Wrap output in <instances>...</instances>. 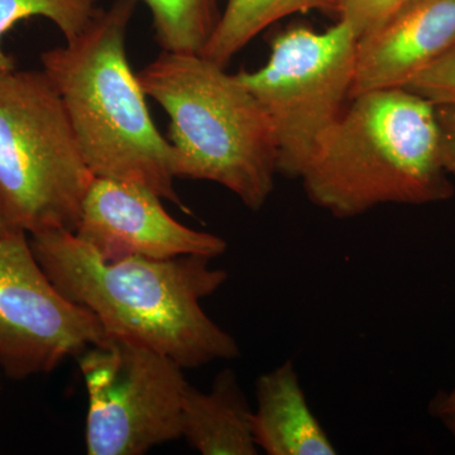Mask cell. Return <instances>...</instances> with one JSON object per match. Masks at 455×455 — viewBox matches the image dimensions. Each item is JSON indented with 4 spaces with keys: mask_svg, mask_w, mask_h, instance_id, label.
<instances>
[{
    "mask_svg": "<svg viewBox=\"0 0 455 455\" xmlns=\"http://www.w3.org/2000/svg\"><path fill=\"white\" fill-rule=\"evenodd\" d=\"M337 11V0H227L220 23L200 55L227 68L269 26L298 13Z\"/></svg>",
    "mask_w": 455,
    "mask_h": 455,
    "instance_id": "4fadbf2b",
    "label": "cell"
},
{
    "mask_svg": "<svg viewBox=\"0 0 455 455\" xmlns=\"http://www.w3.org/2000/svg\"><path fill=\"white\" fill-rule=\"evenodd\" d=\"M455 40V0H412L359 38L350 99L373 90L406 88Z\"/></svg>",
    "mask_w": 455,
    "mask_h": 455,
    "instance_id": "30bf717a",
    "label": "cell"
},
{
    "mask_svg": "<svg viewBox=\"0 0 455 455\" xmlns=\"http://www.w3.org/2000/svg\"><path fill=\"white\" fill-rule=\"evenodd\" d=\"M350 100L299 178L314 205L349 220L387 204L425 205L454 196L435 104L403 88Z\"/></svg>",
    "mask_w": 455,
    "mask_h": 455,
    "instance_id": "3957f363",
    "label": "cell"
},
{
    "mask_svg": "<svg viewBox=\"0 0 455 455\" xmlns=\"http://www.w3.org/2000/svg\"><path fill=\"white\" fill-rule=\"evenodd\" d=\"M412 0H337L339 20L349 26L355 37L376 31Z\"/></svg>",
    "mask_w": 455,
    "mask_h": 455,
    "instance_id": "e0dca14e",
    "label": "cell"
},
{
    "mask_svg": "<svg viewBox=\"0 0 455 455\" xmlns=\"http://www.w3.org/2000/svg\"><path fill=\"white\" fill-rule=\"evenodd\" d=\"M88 394L90 455H143L182 438V396L188 385L172 359L108 337L79 357Z\"/></svg>",
    "mask_w": 455,
    "mask_h": 455,
    "instance_id": "52a82bcc",
    "label": "cell"
},
{
    "mask_svg": "<svg viewBox=\"0 0 455 455\" xmlns=\"http://www.w3.org/2000/svg\"><path fill=\"white\" fill-rule=\"evenodd\" d=\"M200 53L161 51L139 75L170 119L176 179L228 188L259 212L274 193L278 146L267 113L236 74Z\"/></svg>",
    "mask_w": 455,
    "mask_h": 455,
    "instance_id": "277c9868",
    "label": "cell"
},
{
    "mask_svg": "<svg viewBox=\"0 0 455 455\" xmlns=\"http://www.w3.org/2000/svg\"><path fill=\"white\" fill-rule=\"evenodd\" d=\"M253 410L230 368L220 371L211 390L187 386L182 396V438L203 455H257Z\"/></svg>",
    "mask_w": 455,
    "mask_h": 455,
    "instance_id": "7c38bea8",
    "label": "cell"
},
{
    "mask_svg": "<svg viewBox=\"0 0 455 455\" xmlns=\"http://www.w3.org/2000/svg\"><path fill=\"white\" fill-rule=\"evenodd\" d=\"M357 44L343 20L323 32L292 27L272 40L265 66L236 73L274 125L284 178H300L339 121L350 99Z\"/></svg>",
    "mask_w": 455,
    "mask_h": 455,
    "instance_id": "8992f818",
    "label": "cell"
},
{
    "mask_svg": "<svg viewBox=\"0 0 455 455\" xmlns=\"http://www.w3.org/2000/svg\"><path fill=\"white\" fill-rule=\"evenodd\" d=\"M429 412L435 418H439L443 414H448V412H455V388L451 392H439L431 400Z\"/></svg>",
    "mask_w": 455,
    "mask_h": 455,
    "instance_id": "d6986e66",
    "label": "cell"
},
{
    "mask_svg": "<svg viewBox=\"0 0 455 455\" xmlns=\"http://www.w3.org/2000/svg\"><path fill=\"white\" fill-rule=\"evenodd\" d=\"M431 103L455 106V40L444 52L407 84L406 88Z\"/></svg>",
    "mask_w": 455,
    "mask_h": 455,
    "instance_id": "2e32d148",
    "label": "cell"
},
{
    "mask_svg": "<svg viewBox=\"0 0 455 455\" xmlns=\"http://www.w3.org/2000/svg\"><path fill=\"white\" fill-rule=\"evenodd\" d=\"M107 337L92 311L57 290L25 230L0 236V367L5 376L20 381L52 372Z\"/></svg>",
    "mask_w": 455,
    "mask_h": 455,
    "instance_id": "ba28073f",
    "label": "cell"
},
{
    "mask_svg": "<svg viewBox=\"0 0 455 455\" xmlns=\"http://www.w3.org/2000/svg\"><path fill=\"white\" fill-rule=\"evenodd\" d=\"M438 419L455 438V412L440 415Z\"/></svg>",
    "mask_w": 455,
    "mask_h": 455,
    "instance_id": "44dd1931",
    "label": "cell"
},
{
    "mask_svg": "<svg viewBox=\"0 0 455 455\" xmlns=\"http://www.w3.org/2000/svg\"><path fill=\"white\" fill-rule=\"evenodd\" d=\"M74 235L107 262L188 254L212 259L228 247L221 236L193 229L171 217L154 191L104 178L92 179Z\"/></svg>",
    "mask_w": 455,
    "mask_h": 455,
    "instance_id": "9c48e42d",
    "label": "cell"
},
{
    "mask_svg": "<svg viewBox=\"0 0 455 455\" xmlns=\"http://www.w3.org/2000/svg\"><path fill=\"white\" fill-rule=\"evenodd\" d=\"M252 431L268 455H333V443L310 409L292 359L260 374Z\"/></svg>",
    "mask_w": 455,
    "mask_h": 455,
    "instance_id": "8fae6325",
    "label": "cell"
},
{
    "mask_svg": "<svg viewBox=\"0 0 455 455\" xmlns=\"http://www.w3.org/2000/svg\"><path fill=\"white\" fill-rule=\"evenodd\" d=\"M12 229H17V228L12 227L11 221L7 217V212L4 211L2 200H0V236L7 235Z\"/></svg>",
    "mask_w": 455,
    "mask_h": 455,
    "instance_id": "ffe728a7",
    "label": "cell"
},
{
    "mask_svg": "<svg viewBox=\"0 0 455 455\" xmlns=\"http://www.w3.org/2000/svg\"><path fill=\"white\" fill-rule=\"evenodd\" d=\"M92 179L44 71H0V200L12 227L74 233Z\"/></svg>",
    "mask_w": 455,
    "mask_h": 455,
    "instance_id": "5b68a950",
    "label": "cell"
},
{
    "mask_svg": "<svg viewBox=\"0 0 455 455\" xmlns=\"http://www.w3.org/2000/svg\"><path fill=\"white\" fill-rule=\"evenodd\" d=\"M148 8L163 51L200 53L220 23V0H139Z\"/></svg>",
    "mask_w": 455,
    "mask_h": 455,
    "instance_id": "5bb4252c",
    "label": "cell"
},
{
    "mask_svg": "<svg viewBox=\"0 0 455 455\" xmlns=\"http://www.w3.org/2000/svg\"><path fill=\"white\" fill-rule=\"evenodd\" d=\"M435 109L440 131L443 164L449 175L455 176V106L438 104Z\"/></svg>",
    "mask_w": 455,
    "mask_h": 455,
    "instance_id": "ac0fdd59",
    "label": "cell"
},
{
    "mask_svg": "<svg viewBox=\"0 0 455 455\" xmlns=\"http://www.w3.org/2000/svg\"><path fill=\"white\" fill-rule=\"evenodd\" d=\"M98 0H0V71L14 70L16 62L2 47L3 36L22 20L44 17L74 40L92 23L100 9Z\"/></svg>",
    "mask_w": 455,
    "mask_h": 455,
    "instance_id": "9a60e30c",
    "label": "cell"
},
{
    "mask_svg": "<svg viewBox=\"0 0 455 455\" xmlns=\"http://www.w3.org/2000/svg\"><path fill=\"white\" fill-rule=\"evenodd\" d=\"M139 0H114L74 40L41 53L86 166L94 178L154 191L190 212L178 191L172 147L152 121L139 75L127 56V33Z\"/></svg>",
    "mask_w": 455,
    "mask_h": 455,
    "instance_id": "7a4b0ae2",
    "label": "cell"
},
{
    "mask_svg": "<svg viewBox=\"0 0 455 455\" xmlns=\"http://www.w3.org/2000/svg\"><path fill=\"white\" fill-rule=\"evenodd\" d=\"M0 390H2V386H0Z\"/></svg>",
    "mask_w": 455,
    "mask_h": 455,
    "instance_id": "7402d4cb",
    "label": "cell"
},
{
    "mask_svg": "<svg viewBox=\"0 0 455 455\" xmlns=\"http://www.w3.org/2000/svg\"><path fill=\"white\" fill-rule=\"evenodd\" d=\"M28 235L57 290L92 311L109 337L161 353L184 370L241 355L235 338L202 307L228 280L224 269L212 267L209 257L107 262L68 230Z\"/></svg>",
    "mask_w": 455,
    "mask_h": 455,
    "instance_id": "6da1fadb",
    "label": "cell"
}]
</instances>
